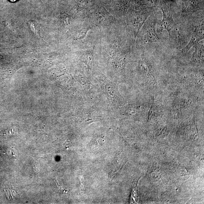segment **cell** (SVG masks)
Listing matches in <instances>:
<instances>
[{
    "label": "cell",
    "mask_w": 204,
    "mask_h": 204,
    "mask_svg": "<svg viewBox=\"0 0 204 204\" xmlns=\"http://www.w3.org/2000/svg\"><path fill=\"white\" fill-rule=\"evenodd\" d=\"M162 11L163 18L159 25V29L162 32L164 29H166L168 32L169 36H171L172 30L176 28V24L171 16L168 14L163 10H162Z\"/></svg>",
    "instance_id": "1"
},
{
    "label": "cell",
    "mask_w": 204,
    "mask_h": 204,
    "mask_svg": "<svg viewBox=\"0 0 204 204\" xmlns=\"http://www.w3.org/2000/svg\"><path fill=\"white\" fill-rule=\"evenodd\" d=\"M204 38L203 26L197 27L196 28L193 33L191 38L190 42L187 44L186 46L182 49V51L183 53H186L190 50V48L194 46L196 44L198 43L199 41L202 40Z\"/></svg>",
    "instance_id": "2"
},
{
    "label": "cell",
    "mask_w": 204,
    "mask_h": 204,
    "mask_svg": "<svg viewBox=\"0 0 204 204\" xmlns=\"http://www.w3.org/2000/svg\"><path fill=\"white\" fill-rule=\"evenodd\" d=\"M144 39L146 41L150 42H157L159 40L154 23L150 22L148 24L144 32Z\"/></svg>",
    "instance_id": "3"
},
{
    "label": "cell",
    "mask_w": 204,
    "mask_h": 204,
    "mask_svg": "<svg viewBox=\"0 0 204 204\" xmlns=\"http://www.w3.org/2000/svg\"><path fill=\"white\" fill-rule=\"evenodd\" d=\"M194 47L195 48V52L193 55V59L199 62H203L204 46L203 45L198 43L196 44Z\"/></svg>",
    "instance_id": "4"
},
{
    "label": "cell",
    "mask_w": 204,
    "mask_h": 204,
    "mask_svg": "<svg viewBox=\"0 0 204 204\" xmlns=\"http://www.w3.org/2000/svg\"><path fill=\"white\" fill-rule=\"evenodd\" d=\"M10 1L12 2H15L16 1H17V0H10Z\"/></svg>",
    "instance_id": "5"
}]
</instances>
